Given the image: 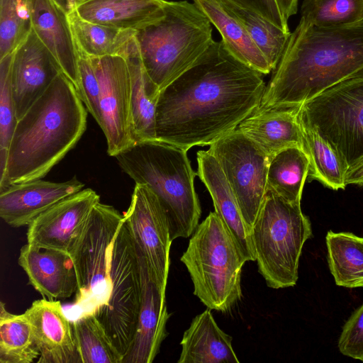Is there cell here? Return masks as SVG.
Here are the masks:
<instances>
[{"label": "cell", "mask_w": 363, "mask_h": 363, "mask_svg": "<svg viewBox=\"0 0 363 363\" xmlns=\"http://www.w3.org/2000/svg\"><path fill=\"white\" fill-rule=\"evenodd\" d=\"M262 74L213 41L160 93L156 139L185 150L206 146L235 130L261 104Z\"/></svg>", "instance_id": "1"}, {"label": "cell", "mask_w": 363, "mask_h": 363, "mask_svg": "<svg viewBox=\"0 0 363 363\" xmlns=\"http://www.w3.org/2000/svg\"><path fill=\"white\" fill-rule=\"evenodd\" d=\"M18 263L26 272L29 284L43 298L64 299L76 294L77 274L69 253L27 242L21 248Z\"/></svg>", "instance_id": "19"}, {"label": "cell", "mask_w": 363, "mask_h": 363, "mask_svg": "<svg viewBox=\"0 0 363 363\" xmlns=\"http://www.w3.org/2000/svg\"><path fill=\"white\" fill-rule=\"evenodd\" d=\"M13 52L0 59V179L4 175L10 143L18 122L11 89Z\"/></svg>", "instance_id": "36"}, {"label": "cell", "mask_w": 363, "mask_h": 363, "mask_svg": "<svg viewBox=\"0 0 363 363\" xmlns=\"http://www.w3.org/2000/svg\"><path fill=\"white\" fill-rule=\"evenodd\" d=\"M84 186L76 177L63 182L38 179L12 184L0 191V216L13 228L28 225L46 210Z\"/></svg>", "instance_id": "17"}, {"label": "cell", "mask_w": 363, "mask_h": 363, "mask_svg": "<svg viewBox=\"0 0 363 363\" xmlns=\"http://www.w3.org/2000/svg\"><path fill=\"white\" fill-rule=\"evenodd\" d=\"M284 18L288 21L291 16L297 12L298 0H276Z\"/></svg>", "instance_id": "41"}, {"label": "cell", "mask_w": 363, "mask_h": 363, "mask_svg": "<svg viewBox=\"0 0 363 363\" xmlns=\"http://www.w3.org/2000/svg\"><path fill=\"white\" fill-rule=\"evenodd\" d=\"M194 3L217 28L234 57L262 74L272 70L245 28L220 0H194Z\"/></svg>", "instance_id": "25"}, {"label": "cell", "mask_w": 363, "mask_h": 363, "mask_svg": "<svg viewBox=\"0 0 363 363\" xmlns=\"http://www.w3.org/2000/svg\"><path fill=\"white\" fill-rule=\"evenodd\" d=\"M78 1V0H77Z\"/></svg>", "instance_id": "45"}, {"label": "cell", "mask_w": 363, "mask_h": 363, "mask_svg": "<svg viewBox=\"0 0 363 363\" xmlns=\"http://www.w3.org/2000/svg\"><path fill=\"white\" fill-rule=\"evenodd\" d=\"M338 349L343 355L363 362V303L344 324Z\"/></svg>", "instance_id": "38"}, {"label": "cell", "mask_w": 363, "mask_h": 363, "mask_svg": "<svg viewBox=\"0 0 363 363\" xmlns=\"http://www.w3.org/2000/svg\"><path fill=\"white\" fill-rule=\"evenodd\" d=\"M165 14L135 33L143 67L160 91L214 41L211 23L194 4L167 1Z\"/></svg>", "instance_id": "5"}, {"label": "cell", "mask_w": 363, "mask_h": 363, "mask_svg": "<svg viewBox=\"0 0 363 363\" xmlns=\"http://www.w3.org/2000/svg\"><path fill=\"white\" fill-rule=\"evenodd\" d=\"M31 30V0H0V59L13 52Z\"/></svg>", "instance_id": "35"}, {"label": "cell", "mask_w": 363, "mask_h": 363, "mask_svg": "<svg viewBox=\"0 0 363 363\" xmlns=\"http://www.w3.org/2000/svg\"><path fill=\"white\" fill-rule=\"evenodd\" d=\"M138 257L142 277L141 302L133 341L123 363H152L168 335L167 323L171 313L167 308L166 289L152 278L143 259L139 255Z\"/></svg>", "instance_id": "16"}, {"label": "cell", "mask_w": 363, "mask_h": 363, "mask_svg": "<svg viewBox=\"0 0 363 363\" xmlns=\"http://www.w3.org/2000/svg\"><path fill=\"white\" fill-rule=\"evenodd\" d=\"M124 221L152 278L166 289L172 240L164 210L146 185L135 184Z\"/></svg>", "instance_id": "12"}, {"label": "cell", "mask_w": 363, "mask_h": 363, "mask_svg": "<svg viewBox=\"0 0 363 363\" xmlns=\"http://www.w3.org/2000/svg\"><path fill=\"white\" fill-rule=\"evenodd\" d=\"M298 118L330 145L347 170L363 160V79H347L303 103Z\"/></svg>", "instance_id": "8"}, {"label": "cell", "mask_w": 363, "mask_h": 363, "mask_svg": "<svg viewBox=\"0 0 363 363\" xmlns=\"http://www.w3.org/2000/svg\"><path fill=\"white\" fill-rule=\"evenodd\" d=\"M194 285V294L211 310L230 311L242 298L245 260L214 212L199 224L180 258Z\"/></svg>", "instance_id": "6"}, {"label": "cell", "mask_w": 363, "mask_h": 363, "mask_svg": "<svg viewBox=\"0 0 363 363\" xmlns=\"http://www.w3.org/2000/svg\"><path fill=\"white\" fill-rule=\"evenodd\" d=\"M164 0H78L73 8L84 20L119 29L138 30L161 19Z\"/></svg>", "instance_id": "23"}, {"label": "cell", "mask_w": 363, "mask_h": 363, "mask_svg": "<svg viewBox=\"0 0 363 363\" xmlns=\"http://www.w3.org/2000/svg\"><path fill=\"white\" fill-rule=\"evenodd\" d=\"M351 78H356V79H363V67L361 68L357 72H354Z\"/></svg>", "instance_id": "43"}, {"label": "cell", "mask_w": 363, "mask_h": 363, "mask_svg": "<svg viewBox=\"0 0 363 363\" xmlns=\"http://www.w3.org/2000/svg\"><path fill=\"white\" fill-rule=\"evenodd\" d=\"M67 18L77 51L91 58L114 55L125 57L135 40L136 30L88 21L81 18L73 7L67 12Z\"/></svg>", "instance_id": "27"}, {"label": "cell", "mask_w": 363, "mask_h": 363, "mask_svg": "<svg viewBox=\"0 0 363 363\" xmlns=\"http://www.w3.org/2000/svg\"><path fill=\"white\" fill-rule=\"evenodd\" d=\"M250 230L267 191L270 158L238 128L209 145Z\"/></svg>", "instance_id": "11"}, {"label": "cell", "mask_w": 363, "mask_h": 363, "mask_svg": "<svg viewBox=\"0 0 363 363\" xmlns=\"http://www.w3.org/2000/svg\"><path fill=\"white\" fill-rule=\"evenodd\" d=\"M346 184L363 186V160L347 170Z\"/></svg>", "instance_id": "40"}, {"label": "cell", "mask_w": 363, "mask_h": 363, "mask_svg": "<svg viewBox=\"0 0 363 363\" xmlns=\"http://www.w3.org/2000/svg\"><path fill=\"white\" fill-rule=\"evenodd\" d=\"M90 60L100 87L99 126L106 138L108 154L115 157L135 143L128 62L120 55L90 57Z\"/></svg>", "instance_id": "13"}, {"label": "cell", "mask_w": 363, "mask_h": 363, "mask_svg": "<svg viewBox=\"0 0 363 363\" xmlns=\"http://www.w3.org/2000/svg\"><path fill=\"white\" fill-rule=\"evenodd\" d=\"M99 201V196L91 189L61 200L28 225L27 242L69 254Z\"/></svg>", "instance_id": "14"}, {"label": "cell", "mask_w": 363, "mask_h": 363, "mask_svg": "<svg viewBox=\"0 0 363 363\" xmlns=\"http://www.w3.org/2000/svg\"><path fill=\"white\" fill-rule=\"evenodd\" d=\"M61 72L55 57L32 29L13 52L11 89L18 121Z\"/></svg>", "instance_id": "15"}, {"label": "cell", "mask_w": 363, "mask_h": 363, "mask_svg": "<svg viewBox=\"0 0 363 363\" xmlns=\"http://www.w3.org/2000/svg\"><path fill=\"white\" fill-rule=\"evenodd\" d=\"M363 19V0H304L301 20L318 28H333Z\"/></svg>", "instance_id": "34"}, {"label": "cell", "mask_w": 363, "mask_h": 363, "mask_svg": "<svg viewBox=\"0 0 363 363\" xmlns=\"http://www.w3.org/2000/svg\"><path fill=\"white\" fill-rule=\"evenodd\" d=\"M32 29L79 93L78 57L67 13L54 0H31Z\"/></svg>", "instance_id": "22"}, {"label": "cell", "mask_w": 363, "mask_h": 363, "mask_svg": "<svg viewBox=\"0 0 363 363\" xmlns=\"http://www.w3.org/2000/svg\"><path fill=\"white\" fill-rule=\"evenodd\" d=\"M245 28L268 61L272 70L277 66L291 33H286L251 10L228 0H220Z\"/></svg>", "instance_id": "32"}, {"label": "cell", "mask_w": 363, "mask_h": 363, "mask_svg": "<svg viewBox=\"0 0 363 363\" xmlns=\"http://www.w3.org/2000/svg\"><path fill=\"white\" fill-rule=\"evenodd\" d=\"M363 67V19L318 28L300 20L259 107L300 106Z\"/></svg>", "instance_id": "2"}, {"label": "cell", "mask_w": 363, "mask_h": 363, "mask_svg": "<svg viewBox=\"0 0 363 363\" xmlns=\"http://www.w3.org/2000/svg\"><path fill=\"white\" fill-rule=\"evenodd\" d=\"M261 15L286 33H291L288 21L282 16L276 0H228Z\"/></svg>", "instance_id": "39"}, {"label": "cell", "mask_w": 363, "mask_h": 363, "mask_svg": "<svg viewBox=\"0 0 363 363\" xmlns=\"http://www.w3.org/2000/svg\"><path fill=\"white\" fill-rule=\"evenodd\" d=\"M299 106L259 107L238 127L269 158L289 147L303 149Z\"/></svg>", "instance_id": "21"}, {"label": "cell", "mask_w": 363, "mask_h": 363, "mask_svg": "<svg viewBox=\"0 0 363 363\" xmlns=\"http://www.w3.org/2000/svg\"><path fill=\"white\" fill-rule=\"evenodd\" d=\"M123 220L113 206L99 201L69 253L78 284L74 306L79 315L93 313L108 299L110 252Z\"/></svg>", "instance_id": "10"}, {"label": "cell", "mask_w": 363, "mask_h": 363, "mask_svg": "<svg viewBox=\"0 0 363 363\" xmlns=\"http://www.w3.org/2000/svg\"><path fill=\"white\" fill-rule=\"evenodd\" d=\"M250 235L258 270L267 286H295L303 246L313 235L301 203L289 202L267 189Z\"/></svg>", "instance_id": "7"}, {"label": "cell", "mask_w": 363, "mask_h": 363, "mask_svg": "<svg viewBox=\"0 0 363 363\" xmlns=\"http://www.w3.org/2000/svg\"><path fill=\"white\" fill-rule=\"evenodd\" d=\"M72 325L82 363H123L94 313L81 314Z\"/></svg>", "instance_id": "33"}, {"label": "cell", "mask_w": 363, "mask_h": 363, "mask_svg": "<svg viewBox=\"0 0 363 363\" xmlns=\"http://www.w3.org/2000/svg\"><path fill=\"white\" fill-rule=\"evenodd\" d=\"M325 241L328 266L336 285L363 287V238L329 230Z\"/></svg>", "instance_id": "29"}, {"label": "cell", "mask_w": 363, "mask_h": 363, "mask_svg": "<svg viewBox=\"0 0 363 363\" xmlns=\"http://www.w3.org/2000/svg\"><path fill=\"white\" fill-rule=\"evenodd\" d=\"M125 58L130 76L134 140L137 143L156 139L155 115L160 89L152 81L143 67L135 36Z\"/></svg>", "instance_id": "26"}, {"label": "cell", "mask_w": 363, "mask_h": 363, "mask_svg": "<svg viewBox=\"0 0 363 363\" xmlns=\"http://www.w3.org/2000/svg\"><path fill=\"white\" fill-rule=\"evenodd\" d=\"M196 156L197 175L211 196L215 212L233 238L245 262L255 261L250 232L219 164L208 150H200Z\"/></svg>", "instance_id": "20"}, {"label": "cell", "mask_w": 363, "mask_h": 363, "mask_svg": "<svg viewBox=\"0 0 363 363\" xmlns=\"http://www.w3.org/2000/svg\"><path fill=\"white\" fill-rule=\"evenodd\" d=\"M79 94L86 109L99 125L101 123L99 96L100 87L90 57L77 52Z\"/></svg>", "instance_id": "37"}, {"label": "cell", "mask_w": 363, "mask_h": 363, "mask_svg": "<svg viewBox=\"0 0 363 363\" xmlns=\"http://www.w3.org/2000/svg\"><path fill=\"white\" fill-rule=\"evenodd\" d=\"M74 1V3L75 4V2L77 1V0H72Z\"/></svg>", "instance_id": "44"}, {"label": "cell", "mask_w": 363, "mask_h": 363, "mask_svg": "<svg viewBox=\"0 0 363 363\" xmlns=\"http://www.w3.org/2000/svg\"><path fill=\"white\" fill-rule=\"evenodd\" d=\"M301 126L303 150L310 162L309 177L333 190L345 189L347 169L339 155L315 131Z\"/></svg>", "instance_id": "31"}, {"label": "cell", "mask_w": 363, "mask_h": 363, "mask_svg": "<svg viewBox=\"0 0 363 363\" xmlns=\"http://www.w3.org/2000/svg\"><path fill=\"white\" fill-rule=\"evenodd\" d=\"M40 357L32 325L23 313H10L0 306V363H32Z\"/></svg>", "instance_id": "30"}, {"label": "cell", "mask_w": 363, "mask_h": 363, "mask_svg": "<svg viewBox=\"0 0 363 363\" xmlns=\"http://www.w3.org/2000/svg\"><path fill=\"white\" fill-rule=\"evenodd\" d=\"M86 118L77 90L61 72L18 121L0 191L45 177L79 140Z\"/></svg>", "instance_id": "3"}, {"label": "cell", "mask_w": 363, "mask_h": 363, "mask_svg": "<svg viewBox=\"0 0 363 363\" xmlns=\"http://www.w3.org/2000/svg\"><path fill=\"white\" fill-rule=\"evenodd\" d=\"M108 277V299L93 313L124 358L135 336L142 296L139 257L124 220L111 246Z\"/></svg>", "instance_id": "9"}, {"label": "cell", "mask_w": 363, "mask_h": 363, "mask_svg": "<svg viewBox=\"0 0 363 363\" xmlns=\"http://www.w3.org/2000/svg\"><path fill=\"white\" fill-rule=\"evenodd\" d=\"M24 313L40 352L38 363H82L72 322L60 301H34Z\"/></svg>", "instance_id": "18"}, {"label": "cell", "mask_w": 363, "mask_h": 363, "mask_svg": "<svg viewBox=\"0 0 363 363\" xmlns=\"http://www.w3.org/2000/svg\"><path fill=\"white\" fill-rule=\"evenodd\" d=\"M309 167L308 157L302 147L292 146L281 150L270 158L267 189L289 202L301 203Z\"/></svg>", "instance_id": "28"}, {"label": "cell", "mask_w": 363, "mask_h": 363, "mask_svg": "<svg viewBox=\"0 0 363 363\" xmlns=\"http://www.w3.org/2000/svg\"><path fill=\"white\" fill-rule=\"evenodd\" d=\"M55 2L65 12L70 11L74 5L72 0H54Z\"/></svg>", "instance_id": "42"}, {"label": "cell", "mask_w": 363, "mask_h": 363, "mask_svg": "<svg viewBox=\"0 0 363 363\" xmlns=\"http://www.w3.org/2000/svg\"><path fill=\"white\" fill-rule=\"evenodd\" d=\"M115 157L135 184L146 185L155 194L166 213L172 241L194 233L201 209L194 188L197 173L186 150L154 139L137 142Z\"/></svg>", "instance_id": "4"}, {"label": "cell", "mask_w": 363, "mask_h": 363, "mask_svg": "<svg viewBox=\"0 0 363 363\" xmlns=\"http://www.w3.org/2000/svg\"><path fill=\"white\" fill-rule=\"evenodd\" d=\"M178 363H239L232 337L217 325L211 309L196 315L184 333Z\"/></svg>", "instance_id": "24"}]
</instances>
